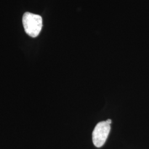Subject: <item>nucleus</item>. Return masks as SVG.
Here are the masks:
<instances>
[{
	"mask_svg": "<svg viewBox=\"0 0 149 149\" xmlns=\"http://www.w3.org/2000/svg\"><path fill=\"white\" fill-rule=\"evenodd\" d=\"M22 22L25 32L30 37H37L41 32L43 27V20L41 16L26 12L23 16Z\"/></svg>",
	"mask_w": 149,
	"mask_h": 149,
	"instance_id": "f257e3e1",
	"label": "nucleus"
},
{
	"mask_svg": "<svg viewBox=\"0 0 149 149\" xmlns=\"http://www.w3.org/2000/svg\"><path fill=\"white\" fill-rule=\"evenodd\" d=\"M111 130L110 124L103 121L98 123L92 133V141L97 148H101L106 142Z\"/></svg>",
	"mask_w": 149,
	"mask_h": 149,
	"instance_id": "f03ea898",
	"label": "nucleus"
},
{
	"mask_svg": "<svg viewBox=\"0 0 149 149\" xmlns=\"http://www.w3.org/2000/svg\"><path fill=\"white\" fill-rule=\"evenodd\" d=\"M106 122L108 123L109 124H111L112 123V120L111 119H107L106 120Z\"/></svg>",
	"mask_w": 149,
	"mask_h": 149,
	"instance_id": "7ed1b4c3",
	"label": "nucleus"
}]
</instances>
